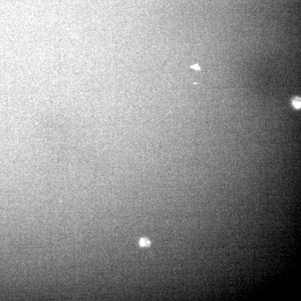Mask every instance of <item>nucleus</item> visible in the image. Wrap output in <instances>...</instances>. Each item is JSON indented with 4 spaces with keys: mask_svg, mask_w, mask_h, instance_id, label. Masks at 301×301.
Returning <instances> with one entry per match:
<instances>
[{
    "mask_svg": "<svg viewBox=\"0 0 301 301\" xmlns=\"http://www.w3.org/2000/svg\"><path fill=\"white\" fill-rule=\"evenodd\" d=\"M151 244V242L147 238L143 237L139 241V245L142 247H147Z\"/></svg>",
    "mask_w": 301,
    "mask_h": 301,
    "instance_id": "1",
    "label": "nucleus"
},
{
    "mask_svg": "<svg viewBox=\"0 0 301 301\" xmlns=\"http://www.w3.org/2000/svg\"><path fill=\"white\" fill-rule=\"evenodd\" d=\"M292 103H293V106H294L296 108H297V109H299V108H300V107H301V100H300V98H295V99L293 100Z\"/></svg>",
    "mask_w": 301,
    "mask_h": 301,
    "instance_id": "2",
    "label": "nucleus"
},
{
    "mask_svg": "<svg viewBox=\"0 0 301 301\" xmlns=\"http://www.w3.org/2000/svg\"><path fill=\"white\" fill-rule=\"evenodd\" d=\"M192 67H193L194 69H196V70H198V69H200V67H198V65H195L194 66H192Z\"/></svg>",
    "mask_w": 301,
    "mask_h": 301,
    "instance_id": "3",
    "label": "nucleus"
}]
</instances>
